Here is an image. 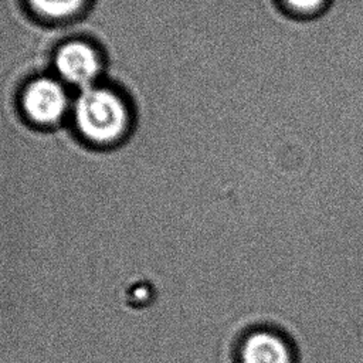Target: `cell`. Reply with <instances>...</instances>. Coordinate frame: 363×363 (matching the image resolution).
I'll list each match as a JSON object with an SVG mask.
<instances>
[{"label":"cell","instance_id":"obj_1","mask_svg":"<svg viewBox=\"0 0 363 363\" xmlns=\"http://www.w3.org/2000/svg\"><path fill=\"white\" fill-rule=\"evenodd\" d=\"M74 121L81 136L98 146L118 142L129 126L125 102L118 94L99 86L84 88L74 105Z\"/></svg>","mask_w":363,"mask_h":363},{"label":"cell","instance_id":"obj_2","mask_svg":"<svg viewBox=\"0 0 363 363\" xmlns=\"http://www.w3.org/2000/svg\"><path fill=\"white\" fill-rule=\"evenodd\" d=\"M68 108V96L64 86L52 78H37L23 92V109L38 125L58 122Z\"/></svg>","mask_w":363,"mask_h":363},{"label":"cell","instance_id":"obj_3","mask_svg":"<svg viewBox=\"0 0 363 363\" xmlns=\"http://www.w3.org/2000/svg\"><path fill=\"white\" fill-rule=\"evenodd\" d=\"M55 68L65 82L88 88L99 74L101 62L91 45L81 41H71L57 51Z\"/></svg>","mask_w":363,"mask_h":363},{"label":"cell","instance_id":"obj_4","mask_svg":"<svg viewBox=\"0 0 363 363\" xmlns=\"http://www.w3.org/2000/svg\"><path fill=\"white\" fill-rule=\"evenodd\" d=\"M241 363H292L285 340L268 330L248 335L241 346Z\"/></svg>","mask_w":363,"mask_h":363},{"label":"cell","instance_id":"obj_5","mask_svg":"<svg viewBox=\"0 0 363 363\" xmlns=\"http://www.w3.org/2000/svg\"><path fill=\"white\" fill-rule=\"evenodd\" d=\"M279 7L295 18H316L330 6L332 0H277Z\"/></svg>","mask_w":363,"mask_h":363},{"label":"cell","instance_id":"obj_6","mask_svg":"<svg viewBox=\"0 0 363 363\" xmlns=\"http://www.w3.org/2000/svg\"><path fill=\"white\" fill-rule=\"evenodd\" d=\"M31 7L50 18H62L81 9L84 0H28Z\"/></svg>","mask_w":363,"mask_h":363}]
</instances>
